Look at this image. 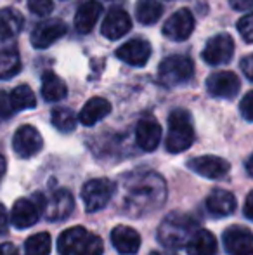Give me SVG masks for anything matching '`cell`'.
I'll list each match as a JSON object with an SVG mask.
<instances>
[{
	"mask_svg": "<svg viewBox=\"0 0 253 255\" xmlns=\"http://www.w3.org/2000/svg\"><path fill=\"white\" fill-rule=\"evenodd\" d=\"M247 168H248V174L252 175V156L248 158V161H247Z\"/></svg>",
	"mask_w": 253,
	"mask_h": 255,
	"instance_id": "40",
	"label": "cell"
},
{
	"mask_svg": "<svg viewBox=\"0 0 253 255\" xmlns=\"http://www.w3.org/2000/svg\"><path fill=\"white\" fill-rule=\"evenodd\" d=\"M240 78L233 71H217L206 78V91L219 99H234L240 92Z\"/></svg>",
	"mask_w": 253,
	"mask_h": 255,
	"instance_id": "10",
	"label": "cell"
},
{
	"mask_svg": "<svg viewBox=\"0 0 253 255\" xmlns=\"http://www.w3.org/2000/svg\"><path fill=\"white\" fill-rule=\"evenodd\" d=\"M68 94L66 84L54 73V71H47L42 78V96L47 103H58L63 101Z\"/></svg>",
	"mask_w": 253,
	"mask_h": 255,
	"instance_id": "26",
	"label": "cell"
},
{
	"mask_svg": "<svg viewBox=\"0 0 253 255\" xmlns=\"http://www.w3.org/2000/svg\"><path fill=\"white\" fill-rule=\"evenodd\" d=\"M116 57L130 66H144L151 57V44L144 38H132L116 51Z\"/></svg>",
	"mask_w": 253,
	"mask_h": 255,
	"instance_id": "15",
	"label": "cell"
},
{
	"mask_svg": "<svg viewBox=\"0 0 253 255\" xmlns=\"http://www.w3.org/2000/svg\"><path fill=\"white\" fill-rule=\"evenodd\" d=\"M187 168L205 179H222L231 170V163L220 156H196L187 161Z\"/></svg>",
	"mask_w": 253,
	"mask_h": 255,
	"instance_id": "13",
	"label": "cell"
},
{
	"mask_svg": "<svg viewBox=\"0 0 253 255\" xmlns=\"http://www.w3.org/2000/svg\"><path fill=\"white\" fill-rule=\"evenodd\" d=\"M28 7H30V10L33 14H37V16H49V14L54 10V3H52V0H28Z\"/></svg>",
	"mask_w": 253,
	"mask_h": 255,
	"instance_id": "32",
	"label": "cell"
},
{
	"mask_svg": "<svg viewBox=\"0 0 253 255\" xmlns=\"http://www.w3.org/2000/svg\"><path fill=\"white\" fill-rule=\"evenodd\" d=\"M240 111L247 122H253V92H247L240 103Z\"/></svg>",
	"mask_w": 253,
	"mask_h": 255,
	"instance_id": "33",
	"label": "cell"
},
{
	"mask_svg": "<svg viewBox=\"0 0 253 255\" xmlns=\"http://www.w3.org/2000/svg\"><path fill=\"white\" fill-rule=\"evenodd\" d=\"M163 14V5L158 0H137L135 3V17L139 23L146 24H155L156 21L162 17Z\"/></svg>",
	"mask_w": 253,
	"mask_h": 255,
	"instance_id": "27",
	"label": "cell"
},
{
	"mask_svg": "<svg viewBox=\"0 0 253 255\" xmlns=\"http://www.w3.org/2000/svg\"><path fill=\"white\" fill-rule=\"evenodd\" d=\"M38 217H40V208L33 200L28 198H19L12 205V210H10V222L17 229L31 228L37 224Z\"/></svg>",
	"mask_w": 253,
	"mask_h": 255,
	"instance_id": "17",
	"label": "cell"
},
{
	"mask_svg": "<svg viewBox=\"0 0 253 255\" xmlns=\"http://www.w3.org/2000/svg\"><path fill=\"white\" fill-rule=\"evenodd\" d=\"M206 207L215 217H227L236 210V198L227 189H213L206 198Z\"/></svg>",
	"mask_w": 253,
	"mask_h": 255,
	"instance_id": "23",
	"label": "cell"
},
{
	"mask_svg": "<svg viewBox=\"0 0 253 255\" xmlns=\"http://www.w3.org/2000/svg\"><path fill=\"white\" fill-rule=\"evenodd\" d=\"M132 28L130 16L123 9L116 7L108 12V16L104 17L101 24V33L102 37H106L108 40H118V38L125 37Z\"/></svg>",
	"mask_w": 253,
	"mask_h": 255,
	"instance_id": "16",
	"label": "cell"
},
{
	"mask_svg": "<svg viewBox=\"0 0 253 255\" xmlns=\"http://www.w3.org/2000/svg\"><path fill=\"white\" fill-rule=\"evenodd\" d=\"M111 113V103L104 98H92L85 103V106L82 108L78 120L85 125V127H92L97 122H101L102 118H106Z\"/></svg>",
	"mask_w": 253,
	"mask_h": 255,
	"instance_id": "22",
	"label": "cell"
},
{
	"mask_svg": "<svg viewBox=\"0 0 253 255\" xmlns=\"http://www.w3.org/2000/svg\"><path fill=\"white\" fill-rule=\"evenodd\" d=\"M102 12V5L99 0H87L84 2L77 10V16H75V28H77L78 33L87 35L92 31V28L95 26L99 16Z\"/></svg>",
	"mask_w": 253,
	"mask_h": 255,
	"instance_id": "20",
	"label": "cell"
},
{
	"mask_svg": "<svg viewBox=\"0 0 253 255\" xmlns=\"http://www.w3.org/2000/svg\"><path fill=\"white\" fill-rule=\"evenodd\" d=\"M231 7L236 10H245V12H250L252 5H253V0H229Z\"/></svg>",
	"mask_w": 253,
	"mask_h": 255,
	"instance_id": "34",
	"label": "cell"
},
{
	"mask_svg": "<svg viewBox=\"0 0 253 255\" xmlns=\"http://www.w3.org/2000/svg\"><path fill=\"white\" fill-rule=\"evenodd\" d=\"M151 255H177V254H172V252H153Z\"/></svg>",
	"mask_w": 253,
	"mask_h": 255,
	"instance_id": "41",
	"label": "cell"
},
{
	"mask_svg": "<svg viewBox=\"0 0 253 255\" xmlns=\"http://www.w3.org/2000/svg\"><path fill=\"white\" fill-rule=\"evenodd\" d=\"M167 186L162 175L155 172L125 175L120 186V208L132 217L151 214L165 203Z\"/></svg>",
	"mask_w": 253,
	"mask_h": 255,
	"instance_id": "1",
	"label": "cell"
},
{
	"mask_svg": "<svg viewBox=\"0 0 253 255\" xmlns=\"http://www.w3.org/2000/svg\"><path fill=\"white\" fill-rule=\"evenodd\" d=\"M111 242L122 255H135L141 249V236L128 226H116L111 231Z\"/></svg>",
	"mask_w": 253,
	"mask_h": 255,
	"instance_id": "19",
	"label": "cell"
},
{
	"mask_svg": "<svg viewBox=\"0 0 253 255\" xmlns=\"http://www.w3.org/2000/svg\"><path fill=\"white\" fill-rule=\"evenodd\" d=\"M252 202H253V193H248L247 200H245V217L247 219H253V214H252Z\"/></svg>",
	"mask_w": 253,
	"mask_h": 255,
	"instance_id": "38",
	"label": "cell"
},
{
	"mask_svg": "<svg viewBox=\"0 0 253 255\" xmlns=\"http://www.w3.org/2000/svg\"><path fill=\"white\" fill-rule=\"evenodd\" d=\"M58 250L61 255H102L104 245L97 235L82 226H75L61 233Z\"/></svg>",
	"mask_w": 253,
	"mask_h": 255,
	"instance_id": "3",
	"label": "cell"
},
{
	"mask_svg": "<svg viewBox=\"0 0 253 255\" xmlns=\"http://www.w3.org/2000/svg\"><path fill=\"white\" fill-rule=\"evenodd\" d=\"M234 54V40L231 35L220 33L212 37L206 42L205 49H203V61L212 66H220V64H227L233 59Z\"/></svg>",
	"mask_w": 253,
	"mask_h": 255,
	"instance_id": "8",
	"label": "cell"
},
{
	"mask_svg": "<svg viewBox=\"0 0 253 255\" xmlns=\"http://www.w3.org/2000/svg\"><path fill=\"white\" fill-rule=\"evenodd\" d=\"M24 24V17L19 10L12 9V7H5L0 9V37L10 40L12 37H16L17 33H21Z\"/></svg>",
	"mask_w": 253,
	"mask_h": 255,
	"instance_id": "25",
	"label": "cell"
},
{
	"mask_svg": "<svg viewBox=\"0 0 253 255\" xmlns=\"http://www.w3.org/2000/svg\"><path fill=\"white\" fill-rule=\"evenodd\" d=\"M3 174H5V158L0 154V181H2Z\"/></svg>",
	"mask_w": 253,
	"mask_h": 255,
	"instance_id": "39",
	"label": "cell"
},
{
	"mask_svg": "<svg viewBox=\"0 0 253 255\" xmlns=\"http://www.w3.org/2000/svg\"><path fill=\"white\" fill-rule=\"evenodd\" d=\"M0 255H17V249L12 243H2L0 245Z\"/></svg>",
	"mask_w": 253,
	"mask_h": 255,
	"instance_id": "37",
	"label": "cell"
},
{
	"mask_svg": "<svg viewBox=\"0 0 253 255\" xmlns=\"http://www.w3.org/2000/svg\"><path fill=\"white\" fill-rule=\"evenodd\" d=\"M189 255H215L217 254V240L206 229H198L186 245Z\"/></svg>",
	"mask_w": 253,
	"mask_h": 255,
	"instance_id": "24",
	"label": "cell"
},
{
	"mask_svg": "<svg viewBox=\"0 0 253 255\" xmlns=\"http://www.w3.org/2000/svg\"><path fill=\"white\" fill-rule=\"evenodd\" d=\"M51 122L58 130L73 132L77 128V117L70 108H54L51 113Z\"/></svg>",
	"mask_w": 253,
	"mask_h": 255,
	"instance_id": "29",
	"label": "cell"
},
{
	"mask_svg": "<svg viewBox=\"0 0 253 255\" xmlns=\"http://www.w3.org/2000/svg\"><path fill=\"white\" fill-rule=\"evenodd\" d=\"M9 229V217H7V210L2 203H0V236H3Z\"/></svg>",
	"mask_w": 253,
	"mask_h": 255,
	"instance_id": "35",
	"label": "cell"
},
{
	"mask_svg": "<svg viewBox=\"0 0 253 255\" xmlns=\"http://www.w3.org/2000/svg\"><path fill=\"white\" fill-rule=\"evenodd\" d=\"M68 28L61 19H47L38 23L31 31V45L35 49H47L66 35Z\"/></svg>",
	"mask_w": 253,
	"mask_h": 255,
	"instance_id": "12",
	"label": "cell"
},
{
	"mask_svg": "<svg viewBox=\"0 0 253 255\" xmlns=\"http://www.w3.org/2000/svg\"><path fill=\"white\" fill-rule=\"evenodd\" d=\"M162 139V127L155 118H142L135 127V141L144 151H155Z\"/></svg>",
	"mask_w": 253,
	"mask_h": 255,
	"instance_id": "18",
	"label": "cell"
},
{
	"mask_svg": "<svg viewBox=\"0 0 253 255\" xmlns=\"http://www.w3.org/2000/svg\"><path fill=\"white\" fill-rule=\"evenodd\" d=\"M35 203L38 205L40 212H44L49 221H63V219L70 217L75 208L73 196L68 189H56L45 198H42V195H37Z\"/></svg>",
	"mask_w": 253,
	"mask_h": 255,
	"instance_id": "7",
	"label": "cell"
},
{
	"mask_svg": "<svg viewBox=\"0 0 253 255\" xmlns=\"http://www.w3.org/2000/svg\"><path fill=\"white\" fill-rule=\"evenodd\" d=\"M196 231H198V224L194 219L186 214L172 212L160 224L158 240L167 249H180L187 245V242Z\"/></svg>",
	"mask_w": 253,
	"mask_h": 255,
	"instance_id": "2",
	"label": "cell"
},
{
	"mask_svg": "<svg viewBox=\"0 0 253 255\" xmlns=\"http://www.w3.org/2000/svg\"><path fill=\"white\" fill-rule=\"evenodd\" d=\"M113 195H115V184L104 177L90 179L82 188V200H84L85 210L90 214L102 210L111 202Z\"/></svg>",
	"mask_w": 253,
	"mask_h": 255,
	"instance_id": "6",
	"label": "cell"
},
{
	"mask_svg": "<svg viewBox=\"0 0 253 255\" xmlns=\"http://www.w3.org/2000/svg\"><path fill=\"white\" fill-rule=\"evenodd\" d=\"M238 31L243 37L247 44H252L253 40V17L250 12H247L240 21H238Z\"/></svg>",
	"mask_w": 253,
	"mask_h": 255,
	"instance_id": "31",
	"label": "cell"
},
{
	"mask_svg": "<svg viewBox=\"0 0 253 255\" xmlns=\"http://www.w3.org/2000/svg\"><path fill=\"white\" fill-rule=\"evenodd\" d=\"M163 35L169 40L173 42H184L191 37L194 31V16L189 9H179L165 21L163 24Z\"/></svg>",
	"mask_w": 253,
	"mask_h": 255,
	"instance_id": "9",
	"label": "cell"
},
{
	"mask_svg": "<svg viewBox=\"0 0 253 255\" xmlns=\"http://www.w3.org/2000/svg\"><path fill=\"white\" fill-rule=\"evenodd\" d=\"M19 52L12 40L0 38V78H10L19 71Z\"/></svg>",
	"mask_w": 253,
	"mask_h": 255,
	"instance_id": "21",
	"label": "cell"
},
{
	"mask_svg": "<svg viewBox=\"0 0 253 255\" xmlns=\"http://www.w3.org/2000/svg\"><path fill=\"white\" fill-rule=\"evenodd\" d=\"M194 75V64L187 56L182 54H173L160 63L158 78L167 87H175L189 82Z\"/></svg>",
	"mask_w": 253,
	"mask_h": 255,
	"instance_id": "5",
	"label": "cell"
},
{
	"mask_svg": "<svg viewBox=\"0 0 253 255\" xmlns=\"http://www.w3.org/2000/svg\"><path fill=\"white\" fill-rule=\"evenodd\" d=\"M252 64H253V57H252V56L243 57V61H241V68H243V71H245V77H247L248 80H253Z\"/></svg>",
	"mask_w": 253,
	"mask_h": 255,
	"instance_id": "36",
	"label": "cell"
},
{
	"mask_svg": "<svg viewBox=\"0 0 253 255\" xmlns=\"http://www.w3.org/2000/svg\"><path fill=\"white\" fill-rule=\"evenodd\" d=\"M51 247V235L49 233H37V235L30 236L24 243V255H49Z\"/></svg>",
	"mask_w": 253,
	"mask_h": 255,
	"instance_id": "30",
	"label": "cell"
},
{
	"mask_svg": "<svg viewBox=\"0 0 253 255\" xmlns=\"http://www.w3.org/2000/svg\"><path fill=\"white\" fill-rule=\"evenodd\" d=\"M44 148V139L40 132L31 125H23L16 130L12 139V149L19 158H31Z\"/></svg>",
	"mask_w": 253,
	"mask_h": 255,
	"instance_id": "11",
	"label": "cell"
},
{
	"mask_svg": "<svg viewBox=\"0 0 253 255\" xmlns=\"http://www.w3.org/2000/svg\"><path fill=\"white\" fill-rule=\"evenodd\" d=\"M194 142L192 118L186 110H173L169 115V135H167V151L182 153Z\"/></svg>",
	"mask_w": 253,
	"mask_h": 255,
	"instance_id": "4",
	"label": "cell"
},
{
	"mask_svg": "<svg viewBox=\"0 0 253 255\" xmlns=\"http://www.w3.org/2000/svg\"><path fill=\"white\" fill-rule=\"evenodd\" d=\"M9 103L12 110L24 111V110H31V108L37 106V98H35L33 91H31L28 85H17V87L10 92Z\"/></svg>",
	"mask_w": 253,
	"mask_h": 255,
	"instance_id": "28",
	"label": "cell"
},
{
	"mask_svg": "<svg viewBox=\"0 0 253 255\" xmlns=\"http://www.w3.org/2000/svg\"><path fill=\"white\" fill-rule=\"evenodd\" d=\"M222 238L229 255H253V236L248 228L231 226L224 231Z\"/></svg>",
	"mask_w": 253,
	"mask_h": 255,
	"instance_id": "14",
	"label": "cell"
}]
</instances>
